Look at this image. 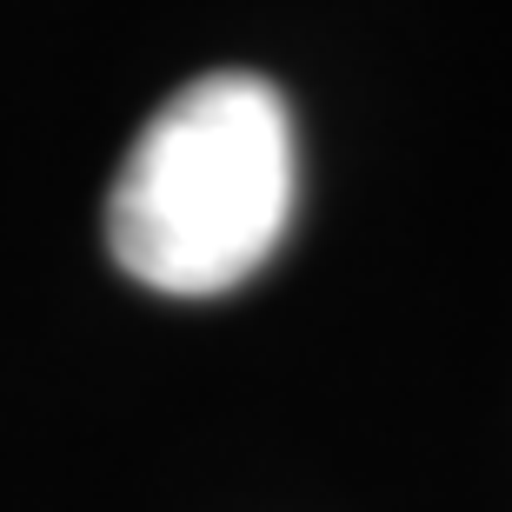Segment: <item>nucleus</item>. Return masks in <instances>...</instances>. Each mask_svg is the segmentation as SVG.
Instances as JSON below:
<instances>
[{"instance_id": "1", "label": "nucleus", "mask_w": 512, "mask_h": 512, "mask_svg": "<svg viewBox=\"0 0 512 512\" xmlns=\"http://www.w3.org/2000/svg\"><path fill=\"white\" fill-rule=\"evenodd\" d=\"M293 193L300 160L280 87L260 74H200L120 160L107 247L153 293L213 300L273 260Z\"/></svg>"}]
</instances>
